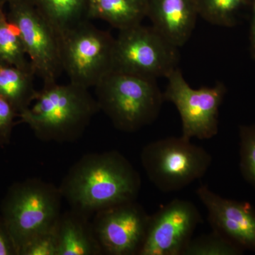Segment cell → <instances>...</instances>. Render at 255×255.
Returning a JSON list of instances; mask_svg holds the SVG:
<instances>
[{"label":"cell","mask_w":255,"mask_h":255,"mask_svg":"<svg viewBox=\"0 0 255 255\" xmlns=\"http://www.w3.org/2000/svg\"><path fill=\"white\" fill-rule=\"evenodd\" d=\"M0 255H18L17 248L6 223L0 215Z\"/></svg>","instance_id":"obj_24"},{"label":"cell","mask_w":255,"mask_h":255,"mask_svg":"<svg viewBox=\"0 0 255 255\" xmlns=\"http://www.w3.org/2000/svg\"><path fill=\"white\" fill-rule=\"evenodd\" d=\"M203 222L195 204L175 199L150 216L139 255H182L196 227Z\"/></svg>","instance_id":"obj_11"},{"label":"cell","mask_w":255,"mask_h":255,"mask_svg":"<svg viewBox=\"0 0 255 255\" xmlns=\"http://www.w3.org/2000/svg\"><path fill=\"white\" fill-rule=\"evenodd\" d=\"M179 48L153 26L120 30L115 38L113 70L147 78H166L178 68Z\"/></svg>","instance_id":"obj_7"},{"label":"cell","mask_w":255,"mask_h":255,"mask_svg":"<svg viewBox=\"0 0 255 255\" xmlns=\"http://www.w3.org/2000/svg\"><path fill=\"white\" fill-rule=\"evenodd\" d=\"M140 162L149 180L164 193L182 190L204 177L212 157L204 147L180 137H168L147 144Z\"/></svg>","instance_id":"obj_5"},{"label":"cell","mask_w":255,"mask_h":255,"mask_svg":"<svg viewBox=\"0 0 255 255\" xmlns=\"http://www.w3.org/2000/svg\"><path fill=\"white\" fill-rule=\"evenodd\" d=\"M242 248L217 231L191 238L182 255H240Z\"/></svg>","instance_id":"obj_20"},{"label":"cell","mask_w":255,"mask_h":255,"mask_svg":"<svg viewBox=\"0 0 255 255\" xmlns=\"http://www.w3.org/2000/svg\"><path fill=\"white\" fill-rule=\"evenodd\" d=\"M18 114L9 102L0 97V146L9 145L11 140L15 119Z\"/></svg>","instance_id":"obj_23"},{"label":"cell","mask_w":255,"mask_h":255,"mask_svg":"<svg viewBox=\"0 0 255 255\" xmlns=\"http://www.w3.org/2000/svg\"><path fill=\"white\" fill-rule=\"evenodd\" d=\"M59 41L62 66L69 82L90 89L113 70L115 38L90 21L70 30Z\"/></svg>","instance_id":"obj_6"},{"label":"cell","mask_w":255,"mask_h":255,"mask_svg":"<svg viewBox=\"0 0 255 255\" xmlns=\"http://www.w3.org/2000/svg\"><path fill=\"white\" fill-rule=\"evenodd\" d=\"M251 9V20L250 28V52L252 58L255 60V0H250L249 6Z\"/></svg>","instance_id":"obj_25"},{"label":"cell","mask_w":255,"mask_h":255,"mask_svg":"<svg viewBox=\"0 0 255 255\" xmlns=\"http://www.w3.org/2000/svg\"><path fill=\"white\" fill-rule=\"evenodd\" d=\"M150 216L136 201L110 206L95 213L92 225L102 253L139 255L145 242Z\"/></svg>","instance_id":"obj_10"},{"label":"cell","mask_w":255,"mask_h":255,"mask_svg":"<svg viewBox=\"0 0 255 255\" xmlns=\"http://www.w3.org/2000/svg\"><path fill=\"white\" fill-rule=\"evenodd\" d=\"M62 199L59 187L35 178L9 187L1 201L0 215L9 228L18 255L33 236L56 226L62 214Z\"/></svg>","instance_id":"obj_4"},{"label":"cell","mask_w":255,"mask_h":255,"mask_svg":"<svg viewBox=\"0 0 255 255\" xmlns=\"http://www.w3.org/2000/svg\"><path fill=\"white\" fill-rule=\"evenodd\" d=\"M239 137L241 174L255 189V124L241 126Z\"/></svg>","instance_id":"obj_21"},{"label":"cell","mask_w":255,"mask_h":255,"mask_svg":"<svg viewBox=\"0 0 255 255\" xmlns=\"http://www.w3.org/2000/svg\"><path fill=\"white\" fill-rule=\"evenodd\" d=\"M196 194L208 212L213 231H217L243 251L255 253V209L246 201L222 197L202 184Z\"/></svg>","instance_id":"obj_12"},{"label":"cell","mask_w":255,"mask_h":255,"mask_svg":"<svg viewBox=\"0 0 255 255\" xmlns=\"http://www.w3.org/2000/svg\"><path fill=\"white\" fill-rule=\"evenodd\" d=\"M199 16L218 26L231 27L238 14L249 6L250 0H196Z\"/></svg>","instance_id":"obj_19"},{"label":"cell","mask_w":255,"mask_h":255,"mask_svg":"<svg viewBox=\"0 0 255 255\" xmlns=\"http://www.w3.org/2000/svg\"><path fill=\"white\" fill-rule=\"evenodd\" d=\"M14 0H0V6H5L6 4H9L11 1Z\"/></svg>","instance_id":"obj_26"},{"label":"cell","mask_w":255,"mask_h":255,"mask_svg":"<svg viewBox=\"0 0 255 255\" xmlns=\"http://www.w3.org/2000/svg\"><path fill=\"white\" fill-rule=\"evenodd\" d=\"M58 38L88 21L89 0H29Z\"/></svg>","instance_id":"obj_16"},{"label":"cell","mask_w":255,"mask_h":255,"mask_svg":"<svg viewBox=\"0 0 255 255\" xmlns=\"http://www.w3.org/2000/svg\"><path fill=\"white\" fill-rule=\"evenodd\" d=\"M99 108L116 128L136 132L158 117L164 102L156 79L113 70L95 87Z\"/></svg>","instance_id":"obj_3"},{"label":"cell","mask_w":255,"mask_h":255,"mask_svg":"<svg viewBox=\"0 0 255 255\" xmlns=\"http://www.w3.org/2000/svg\"><path fill=\"white\" fill-rule=\"evenodd\" d=\"M4 8L0 6V65H13L34 72L17 28L8 19Z\"/></svg>","instance_id":"obj_18"},{"label":"cell","mask_w":255,"mask_h":255,"mask_svg":"<svg viewBox=\"0 0 255 255\" xmlns=\"http://www.w3.org/2000/svg\"><path fill=\"white\" fill-rule=\"evenodd\" d=\"M99 111L89 89L56 82L38 90L34 102L18 117L38 140L63 143L78 140Z\"/></svg>","instance_id":"obj_2"},{"label":"cell","mask_w":255,"mask_h":255,"mask_svg":"<svg viewBox=\"0 0 255 255\" xmlns=\"http://www.w3.org/2000/svg\"><path fill=\"white\" fill-rule=\"evenodd\" d=\"M140 174L117 150L84 155L64 177L59 187L71 209L90 216L110 206L136 201Z\"/></svg>","instance_id":"obj_1"},{"label":"cell","mask_w":255,"mask_h":255,"mask_svg":"<svg viewBox=\"0 0 255 255\" xmlns=\"http://www.w3.org/2000/svg\"><path fill=\"white\" fill-rule=\"evenodd\" d=\"M164 101L175 106L182 121V136L209 140L219 132V109L226 96L222 82L213 87L192 88L179 68L167 77Z\"/></svg>","instance_id":"obj_8"},{"label":"cell","mask_w":255,"mask_h":255,"mask_svg":"<svg viewBox=\"0 0 255 255\" xmlns=\"http://www.w3.org/2000/svg\"><path fill=\"white\" fill-rule=\"evenodd\" d=\"M199 16L196 0H147V17L174 46H184Z\"/></svg>","instance_id":"obj_13"},{"label":"cell","mask_w":255,"mask_h":255,"mask_svg":"<svg viewBox=\"0 0 255 255\" xmlns=\"http://www.w3.org/2000/svg\"><path fill=\"white\" fill-rule=\"evenodd\" d=\"M36 74L31 70L0 65V97L9 102L18 114L34 102L38 90L35 89Z\"/></svg>","instance_id":"obj_17"},{"label":"cell","mask_w":255,"mask_h":255,"mask_svg":"<svg viewBox=\"0 0 255 255\" xmlns=\"http://www.w3.org/2000/svg\"><path fill=\"white\" fill-rule=\"evenodd\" d=\"M6 12L17 28L25 51L43 86L58 82L63 72L59 38L29 0H14Z\"/></svg>","instance_id":"obj_9"},{"label":"cell","mask_w":255,"mask_h":255,"mask_svg":"<svg viewBox=\"0 0 255 255\" xmlns=\"http://www.w3.org/2000/svg\"><path fill=\"white\" fill-rule=\"evenodd\" d=\"M147 0H89V21L100 19L119 31L142 23L147 17Z\"/></svg>","instance_id":"obj_15"},{"label":"cell","mask_w":255,"mask_h":255,"mask_svg":"<svg viewBox=\"0 0 255 255\" xmlns=\"http://www.w3.org/2000/svg\"><path fill=\"white\" fill-rule=\"evenodd\" d=\"M90 216L70 209L57 223L58 255H103Z\"/></svg>","instance_id":"obj_14"},{"label":"cell","mask_w":255,"mask_h":255,"mask_svg":"<svg viewBox=\"0 0 255 255\" xmlns=\"http://www.w3.org/2000/svg\"><path fill=\"white\" fill-rule=\"evenodd\" d=\"M55 227L33 236L23 245L18 255H58Z\"/></svg>","instance_id":"obj_22"}]
</instances>
